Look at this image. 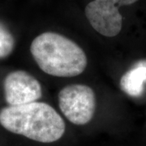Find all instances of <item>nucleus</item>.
<instances>
[{
    "label": "nucleus",
    "mask_w": 146,
    "mask_h": 146,
    "mask_svg": "<svg viewBox=\"0 0 146 146\" xmlns=\"http://www.w3.org/2000/svg\"><path fill=\"white\" fill-rule=\"evenodd\" d=\"M58 106L63 115L76 125H84L94 117L96 97L85 84H70L58 93Z\"/></svg>",
    "instance_id": "3"
},
{
    "label": "nucleus",
    "mask_w": 146,
    "mask_h": 146,
    "mask_svg": "<svg viewBox=\"0 0 146 146\" xmlns=\"http://www.w3.org/2000/svg\"><path fill=\"white\" fill-rule=\"evenodd\" d=\"M138 0H93L86 7L84 13L91 26L106 36H117L122 29L123 17L119 7L131 5Z\"/></svg>",
    "instance_id": "4"
},
{
    "label": "nucleus",
    "mask_w": 146,
    "mask_h": 146,
    "mask_svg": "<svg viewBox=\"0 0 146 146\" xmlns=\"http://www.w3.org/2000/svg\"><path fill=\"white\" fill-rule=\"evenodd\" d=\"M3 90L7 103L21 106L36 102L42 98L41 84L31 74L25 71H14L4 79Z\"/></svg>",
    "instance_id": "5"
},
{
    "label": "nucleus",
    "mask_w": 146,
    "mask_h": 146,
    "mask_svg": "<svg viewBox=\"0 0 146 146\" xmlns=\"http://www.w3.org/2000/svg\"><path fill=\"white\" fill-rule=\"evenodd\" d=\"M120 88L127 95L139 98L146 84V58L135 63L120 79Z\"/></svg>",
    "instance_id": "6"
},
{
    "label": "nucleus",
    "mask_w": 146,
    "mask_h": 146,
    "mask_svg": "<svg viewBox=\"0 0 146 146\" xmlns=\"http://www.w3.org/2000/svg\"><path fill=\"white\" fill-rule=\"evenodd\" d=\"M0 124L12 133L41 143L58 141L66 130L65 122L57 111L39 102L3 108Z\"/></svg>",
    "instance_id": "1"
},
{
    "label": "nucleus",
    "mask_w": 146,
    "mask_h": 146,
    "mask_svg": "<svg viewBox=\"0 0 146 146\" xmlns=\"http://www.w3.org/2000/svg\"><path fill=\"white\" fill-rule=\"evenodd\" d=\"M15 47V39L11 32L0 24V58L10 55Z\"/></svg>",
    "instance_id": "7"
},
{
    "label": "nucleus",
    "mask_w": 146,
    "mask_h": 146,
    "mask_svg": "<svg viewBox=\"0 0 146 146\" xmlns=\"http://www.w3.org/2000/svg\"><path fill=\"white\" fill-rule=\"evenodd\" d=\"M30 52L40 69L53 76H76L84 72L88 63L81 47L53 32H46L35 37Z\"/></svg>",
    "instance_id": "2"
}]
</instances>
